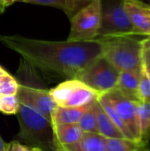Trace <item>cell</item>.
Returning <instances> with one entry per match:
<instances>
[{
	"instance_id": "6da1fadb",
	"label": "cell",
	"mask_w": 150,
	"mask_h": 151,
	"mask_svg": "<svg viewBox=\"0 0 150 151\" xmlns=\"http://www.w3.org/2000/svg\"><path fill=\"white\" fill-rule=\"evenodd\" d=\"M0 42L49 78L71 80L103 55L99 39L85 42L45 41L20 35H1Z\"/></svg>"
},
{
	"instance_id": "7a4b0ae2",
	"label": "cell",
	"mask_w": 150,
	"mask_h": 151,
	"mask_svg": "<svg viewBox=\"0 0 150 151\" xmlns=\"http://www.w3.org/2000/svg\"><path fill=\"white\" fill-rule=\"evenodd\" d=\"M16 116L19 125L17 135L19 141L29 148H39L42 151H56L57 143L51 121L21 104Z\"/></svg>"
},
{
	"instance_id": "3957f363",
	"label": "cell",
	"mask_w": 150,
	"mask_h": 151,
	"mask_svg": "<svg viewBox=\"0 0 150 151\" xmlns=\"http://www.w3.org/2000/svg\"><path fill=\"white\" fill-rule=\"evenodd\" d=\"M16 80L19 84L16 97L19 104L32 108L50 121L51 113L57 105L50 95V89L40 81L35 69L24 59L20 61Z\"/></svg>"
},
{
	"instance_id": "277c9868",
	"label": "cell",
	"mask_w": 150,
	"mask_h": 151,
	"mask_svg": "<svg viewBox=\"0 0 150 151\" xmlns=\"http://www.w3.org/2000/svg\"><path fill=\"white\" fill-rule=\"evenodd\" d=\"M135 35L98 38L103 47V57L119 72L142 68L143 40Z\"/></svg>"
},
{
	"instance_id": "5b68a950",
	"label": "cell",
	"mask_w": 150,
	"mask_h": 151,
	"mask_svg": "<svg viewBox=\"0 0 150 151\" xmlns=\"http://www.w3.org/2000/svg\"><path fill=\"white\" fill-rule=\"evenodd\" d=\"M102 20V0H90L71 17L67 41L85 42L98 36Z\"/></svg>"
},
{
	"instance_id": "8992f818",
	"label": "cell",
	"mask_w": 150,
	"mask_h": 151,
	"mask_svg": "<svg viewBox=\"0 0 150 151\" xmlns=\"http://www.w3.org/2000/svg\"><path fill=\"white\" fill-rule=\"evenodd\" d=\"M135 35L123 0H102V20L98 38Z\"/></svg>"
},
{
	"instance_id": "52a82bcc",
	"label": "cell",
	"mask_w": 150,
	"mask_h": 151,
	"mask_svg": "<svg viewBox=\"0 0 150 151\" xmlns=\"http://www.w3.org/2000/svg\"><path fill=\"white\" fill-rule=\"evenodd\" d=\"M119 73L105 58L101 56L86 66L75 79L103 95L116 88Z\"/></svg>"
},
{
	"instance_id": "ba28073f",
	"label": "cell",
	"mask_w": 150,
	"mask_h": 151,
	"mask_svg": "<svg viewBox=\"0 0 150 151\" xmlns=\"http://www.w3.org/2000/svg\"><path fill=\"white\" fill-rule=\"evenodd\" d=\"M50 95L57 106L85 107L98 100L101 94L76 79L65 80L50 89Z\"/></svg>"
},
{
	"instance_id": "9c48e42d",
	"label": "cell",
	"mask_w": 150,
	"mask_h": 151,
	"mask_svg": "<svg viewBox=\"0 0 150 151\" xmlns=\"http://www.w3.org/2000/svg\"><path fill=\"white\" fill-rule=\"evenodd\" d=\"M103 96L110 103V104L112 106L113 110L118 115V117L127 126V127L133 134L134 139L138 142H144L141 139L140 125L137 117V102H133L125 97L116 89L106 94H103Z\"/></svg>"
},
{
	"instance_id": "30bf717a",
	"label": "cell",
	"mask_w": 150,
	"mask_h": 151,
	"mask_svg": "<svg viewBox=\"0 0 150 151\" xmlns=\"http://www.w3.org/2000/svg\"><path fill=\"white\" fill-rule=\"evenodd\" d=\"M125 10L137 36H148L149 14L148 4L141 0H123Z\"/></svg>"
},
{
	"instance_id": "8fae6325",
	"label": "cell",
	"mask_w": 150,
	"mask_h": 151,
	"mask_svg": "<svg viewBox=\"0 0 150 151\" xmlns=\"http://www.w3.org/2000/svg\"><path fill=\"white\" fill-rule=\"evenodd\" d=\"M141 70L122 71L119 73L116 90L125 97L133 101L140 102L138 96V88L141 75Z\"/></svg>"
},
{
	"instance_id": "7c38bea8",
	"label": "cell",
	"mask_w": 150,
	"mask_h": 151,
	"mask_svg": "<svg viewBox=\"0 0 150 151\" xmlns=\"http://www.w3.org/2000/svg\"><path fill=\"white\" fill-rule=\"evenodd\" d=\"M53 129L57 143L61 147L78 143L83 135V132L78 124L53 125Z\"/></svg>"
},
{
	"instance_id": "4fadbf2b",
	"label": "cell",
	"mask_w": 150,
	"mask_h": 151,
	"mask_svg": "<svg viewBox=\"0 0 150 151\" xmlns=\"http://www.w3.org/2000/svg\"><path fill=\"white\" fill-rule=\"evenodd\" d=\"M87 108L88 106L78 108L57 106L51 113L50 121L52 125L78 124Z\"/></svg>"
},
{
	"instance_id": "5bb4252c",
	"label": "cell",
	"mask_w": 150,
	"mask_h": 151,
	"mask_svg": "<svg viewBox=\"0 0 150 151\" xmlns=\"http://www.w3.org/2000/svg\"><path fill=\"white\" fill-rule=\"evenodd\" d=\"M63 148L68 151H107L105 137L94 133H83L78 143Z\"/></svg>"
},
{
	"instance_id": "9a60e30c",
	"label": "cell",
	"mask_w": 150,
	"mask_h": 151,
	"mask_svg": "<svg viewBox=\"0 0 150 151\" xmlns=\"http://www.w3.org/2000/svg\"><path fill=\"white\" fill-rule=\"evenodd\" d=\"M95 113L97 119L98 133L105 138H125L122 133L113 124L98 101L95 102Z\"/></svg>"
},
{
	"instance_id": "2e32d148",
	"label": "cell",
	"mask_w": 150,
	"mask_h": 151,
	"mask_svg": "<svg viewBox=\"0 0 150 151\" xmlns=\"http://www.w3.org/2000/svg\"><path fill=\"white\" fill-rule=\"evenodd\" d=\"M107 151H141L146 142H138L126 138H105Z\"/></svg>"
},
{
	"instance_id": "e0dca14e",
	"label": "cell",
	"mask_w": 150,
	"mask_h": 151,
	"mask_svg": "<svg viewBox=\"0 0 150 151\" xmlns=\"http://www.w3.org/2000/svg\"><path fill=\"white\" fill-rule=\"evenodd\" d=\"M19 1L34 4L56 7L64 11L70 17H72L79 9L86 5L75 0H19Z\"/></svg>"
},
{
	"instance_id": "ac0fdd59",
	"label": "cell",
	"mask_w": 150,
	"mask_h": 151,
	"mask_svg": "<svg viewBox=\"0 0 150 151\" xmlns=\"http://www.w3.org/2000/svg\"><path fill=\"white\" fill-rule=\"evenodd\" d=\"M98 103L100 104V105L102 106V108L104 110V111L106 112V114L109 116V118L111 119V120L113 122V124L118 127V129L122 133V134L125 136V138L129 139V140H134V137L133 135V134L131 133V131L129 130V128L127 127V126L125 124V122L118 117V115L115 112V111L113 110L112 106L110 104V103L106 100V98L101 95L98 98Z\"/></svg>"
},
{
	"instance_id": "d6986e66",
	"label": "cell",
	"mask_w": 150,
	"mask_h": 151,
	"mask_svg": "<svg viewBox=\"0 0 150 151\" xmlns=\"http://www.w3.org/2000/svg\"><path fill=\"white\" fill-rule=\"evenodd\" d=\"M136 110L141 139L146 142V138L150 134V104L137 102Z\"/></svg>"
},
{
	"instance_id": "ffe728a7",
	"label": "cell",
	"mask_w": 150,
	"mask_h": 151,
	"mask_svg": "<svg viewBox=\"0 0 150 151\" xmlns=\"http://www.w3.org/2000/svg\"><path fill=\"white\" fill-rule=\"evenodd\" d=\"M96 102V101H95ZM95 102L92 104L88 105L87 110L84 111L83 115L81 116L78 125L82 130L83 133H98L97 127V119H96V113H95Z\"/></svg>"
},
{
	"instance_id": "44dd1931",
	"label": "cell",
	"mask_w": 150,
	"mask_h": 151,
	"mask_svg": "<svg viewBox=\"0 0 150 151\" xmlns=\"http://www.w3.org/2000/svg\"><path fill=\"white\" fill-rule=\"evenodd\" d=\"M19 88L17 80L6 73L0 81V96H16Z\"/></svg>"
},
{
	"instance_id": "7402d4cb",
	"label": "cell",
	"mask_w": 150,
	"mask_h": 151,
	"mask_svg": "<svg viewBox=\"0 0 150 151\" xmlns=\"http://www.w3.org/2000/svg\"><path fill=\"white\" fill-rule=\"evenodd\" d=\"M19 102L16 96H0V111L4 114L16 115L19 111Z\"/></svg>"
},
{
	"instance_id": "603a6c76",
	"label": "cell",
	"mask_w": 150,
	"mask_h": 151,
	"mask_svg": "<svg viewBox=\"0 0 150 151\" xmlns=\"http://www.w3.org/2000/svg\"><path fill=\"white\" fill-rule=\"evenodd\" d=\"M138 96L140 102L150 104V81L147 74L141 70V80L138 88Z\"/></svg>"
},
{
	"instance_id": "cb8c5ba5",
	"label": "cell",
	"mask_w": 150,
	"mask_h": 151,
	"mask_svg": "<svg viewBox=\"0 0 150 151\" xmlns=\"http://www.w3.org/2000/svg\"><path fill=\"white\" fill-rule=\"evenodd\" d=\"M142 44V69L150 81V38L144 39Z\"/></svg>"
},
{
	"instance_id": "d4e9b609",
	"label": "cell",
	"mask_w": 150,
	"mask_h": 151,
	"mask_svg": "<svg viewBox=\"0 0 150 151\" xmlns=\"http://www.w3.org/2000/svg\"><path fill=\"white\" fill-rule=\"evenodd\" d=\"M5 151H29V147L21 144L19 141H12L5 144Z\"/></svg>"
},
{
	"instance_id": "484cf974",
	"label": "cell",
	"mask_w": 150,
	"mask_h": 151,
	"mask_svg": "<svg viewBox=\"0 0 150 151\" xmlns=\"http://www.w3.org/2000/svg\"><path fill=\"white\" fill-rule=\"evenodd\" d=\"M17 1H19V0H0V6L4 9L5 7L11 5L13 3H15Z\"/></svg>"
},
{
	"instance_id": "4316f807",
	"label": "cell",
	"mask_w": 150,
	"mask_h": 151,
	"mask_svg": "<svg viewBox=\"0 0 150 151\" xmlns=\"http://www.w3.org/2000/svg\"><path fill=\"white\" fill-rule=\"evenodd\" d=\"M5 142L3 141V139L0 136V151H5Z\"/></svg>"
},
{
	"instance_id": "83f0119b",
	"label": "cell",
	"mask_w": 150,
	"mask_h": 151,
	"mask_svg": "<svg viewBox=\"0 0 150 151\" xmlns=\"http://www.w3.org/2000/svg\"><path fill=\"white\" fill-rule=\"evenodd\" d=\"M7 72L4 69V68H2L1 66H0V81H1V79L3 78V76Z\"/></svg>"
},
{
	"instance_id": "f1b7e54d",
	"label": "cell",
	"mask_w": 150,
	"mask_h": 151,
	"mask_svg": "<svg viewBox=\"0 0 150 151\" xmlns=\"http://www.w3.org/2000/svg\"><path fill=\"white\" fill-rule=\"evenodd\" d=\"M56 151H68L67 150H65V148H63V147H61V146H59L58 144H57V150Z\"/></svg>"
},
{
	"instance_id": "f546056e",
	"label": "cell",
	"mask_w": 150,
	"mask_h": 151,
	"mask_svg": "<svg viewBox=\"0 0 150 151\" xmlns=\"http://www.w3.org/2000/svg\"><path fill=\"white\" fill-rule=\"evenodd\" d=\"M148 10H149V35H148V37L150 38V5L148 4Z\"/></svg>"
},
{
	"instance_id": "4dcf8cb0",
	"label": "cell",
	"mask_w": 150,
	"mask_h": 151,
	"mask_svg": "<svg viewBox=\"0 0 150 151\" xmlns=\"http://www.w3.org/2000/svg\"><path fill=\"white\" fill-rule=\"evenodd\" d=\"M75 1H78V2H80V3H82L83 4H87L90 0H75Z\"/></svg>"
},
{
	"instance_id": "1f68e13d",
	"label": "cell",
	"mask_w": 150,
	"mask_h": 151,
	"mask_svg": "<svg viewBox=\"0 0 150 151\" xmlns=\"http://www.w3.org/2000/svg\"><path fill=\"white\" fill-rule=\"evenodd\" d=\"M29 151H42L39 148H29Z\"/></svg>"
},
{
	"instance_id": "d6a6232c",
	"label": "cell",
	"mask_w": 150,
	"mask_h": 151,
	"mask_svg": "<svg viewBox=\"0 0 150 151\" xmlns=\"http://www.w3.org/2000/svg\"><path fill=\"white\" fill-rule=\"evenodd\" d=\"M4 9L3 7H1V6H0V14H1V13H3V12H4Z\"/></svg>"
},
{
	"instance_id": "836d02e7",
	"label": "cell",
	"mask_w": 150,
	"mask_h": 151,
	"mask_svg": "<svg viewBox=\"0 0 150 151\" xmlns=\"http://www.w3.org/2000/svg\"><path fill=\"white\" fill-rule=\"evenodd\" d=\"M149 5H150V0H149Z\"/></svg>"
},
{
	"instance_id": "e575fe53",
	"label": "cell",
	"mask_w": 150,
	"mask_h": 151,
	"mask_svg": "<svg viewBox=\"0 0 150 151\" xmlns=\"http://www.w3.org/2000/svg\"><path fill=\"white\" fill-rule=\"evenodd\" d=\"M141 151H146V150H145V149H144V150H141Z\"/></svg>"
}]
</instances>
